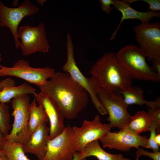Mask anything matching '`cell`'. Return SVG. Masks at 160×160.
Masks as SVG:
<instances>
[{"mask_svg": "<svg viewBox=\"0 0 160 160\" xmlns=\"http://www.w3.org/2000/svg\"><path fill=\"white\" fill-rule=\"evenodd\" d=\"M113 5L121 12L122 16L118 26L110 39V41L115 39L121 25L125 20L137 19L140 20L141 23H146L149 22L153 17H160V13L158 11L142 12L136 11L131 7L130 4L124 0H113Z\"/></svg>", "mask_w": 160, "mask_h": 160, "instance_id": "cell-16", "label": "cell"}, {"mask_svg": "<svg viewBox=\"0 0 160 160\" xmlns=\"http://www.w3.org/2000/svg\"><path fill=\"white\" fill-rule=\"evenodd\" d=\"M1 58H0V62L1 61ZM2 65L0 64V69L1 68V66Z\"/></svg>", "mask_w": 160, "mask_h": 160, "instance_id": "cell-38", "label": "cell"}, {"mask_svg": "<svg viewBox=\"0 0 160 160\" xmlns=\"http://www.w3.org/2000/svg\"><path fill=\"white\" fill-rule=\"evenodd\" d=\"M147 113L151 116L152 120L150 124V127L155 129L156 133L160 132V108H149Z\"/></svg>", "mask_w": 160, "mask_h": 160, "instance_id": "cell-24", "label": "cell"}, {"mask_svg": "<svg viewBox=\"0 0 160 160\" xmlns=\"http://www.w3.org/2000/svg\"><path fill=\"white\" fill-rule=\"evenodd\" d=\"M81 156V153L79 152H76L75 153L73 159L72 160H84Z\"/></svg>", "mask_w": 160, "mask_h": 160, "instance_id": "cell-32", "label": "cell"}, {"mask_svg": "<svg viewBox=\"0 0 160 160\" xmlns=\"http://www.w3.org/2000/svg\"><path fill=\"white\" fill-rule=\"evenodd\" d=\"M103 148L115 149L122 152L129 151L132 147L136 148L141 146L149 148L146 136L134 134L126 128L119 131L108 132L99 140Z\"/></svg>", "mask_w": 160, "mask_h": 160, "instance_id": "cell-12", "label": "cell"}, {"mask_svg": "<svg viewBox=\"0 0 160 160\" xmlns=\"http://www.w3.org/2000/svg\"><path fill=\"white\" fill-rule=\"evenodd\" d=\"M135 152L136 160H138L139 157L141 156H148L153 160H160V152H150L143 149L137 148Z\"/></svg>", "mask_w": 160, "mask_h": 160, "instance_id": "cell-25", "label": "cell"}, {"mask_svg": "<svg viewBox=\"0 0 160 160\" xmlns=\"http://www.w3.org/2000/svg\"><path fill=\"white\" fill-rule=\"evenodd\" d=\"M1 55L0 53V58H1Z\"/></svg>", "mask_w": 160, "mask_h": 160, "instance_id": "cell-39", "label": "cell"}, {"mask_svg": "<svg viewBox=\"0 0 160 160\" xmlns=\"http://www.w3.org/2000/svg\"><path fill=\"white\" fill-rule=\"evenodd\" d=\"M9 107L5 103H0V130L7 135L11 129Z\"/></svg>", "mask_w": 160, "mask_h": 160, "instance_id": "cell-23", "label": "cell"}, {"mask_svg": "<svg viewBox=\"0 0 160 160\" xmlns=\"http://www.w3.org/2000/svg\"><path fill=\"white\" fill-rule=\"evenodd\" d=\"M39 87L56 103L64 118H76L88 103L87 92L66 72H55Z\"/></svg>", "mask_w": 160, "mask_h": 160, "instance_id": "cell-1", "label": "cell"}, {"mask_svg": "<svg viewBox=\"0 0 160 160\" xmlns=\"http://www.w3.org/2000/svg\"><path fill=\"white\" fill-rule=\"evenodd\" d=\"M152 120L150 115L144 111H139L132 116V120L126 128L137 135L143 132L150 131Z\"/></svg>", "mask_w": 160, "mask_h": 160, "instance_id": "cell-19", "label": "cell"}, {"mask_svg": "<svg viewBox=\"0 0 160 160\" xmlns=\"http://www.w3.org/2000/svg\"><path fill=\"white\" fill-rule=\"evenodd\" d=\"M30 99L28 95L13 98L12 101L14 117L11 130L7 135V140L23 145L30 136L28 129Z\"/></svg>", "mask_w": 160, "mask_h": 160, "instance_id": "cell-6", "label": "cell"}, {"mask_svg": "<svg viewBox=\"0 0 160 160\" xmlns=\"http://www.w3.org/2000/svg\"><path fill=\"white\" fill-rule=\"evenodd\" d=\"M99 140L93 141L87 145L83 153H81L83 159L94 156L98 160H132L124 157L120 153L112 154L106 152L101 148Z\"/></svg>", "mask_w": 160, "mask_h": 160, "instance_id": "cell-18", "label": "cell"}, {"mask_svg": "<svg viewBox=\"0 0 160 160\" xmlns=\"http://www.w3.org/2000/svg\"><path fill=\"white\" fill-rule=\"evenodd\" d=\"M72 127L74 148L76 151L81 153L88 144L94 140H99L110 131L111 128L108 124L101 123L98 114L92 121L84 120L81 127L74 126Z\"/></svg>", "mask_w": 160, "mask_h": 160, "instance_id": "cell-11", "label": "cell"}, {"mask_svg": "<svg viewBox=\"0 0 160 160\" xmlns=\"http://www.w3.org/2000/svg\"><path fill=\"white\" fill-rule=\"evenodd\" d=\"M67 60L63 65V71L68 73L73 79L87 92L92 102L99 113L102 115L107 113L100 101L97 96L101 87L97 79L93 76L85 77L79 69L74 58V48L71 37L67 35Z\"/></svg>", "mask_w": 160, "mask_h": 160, "instance_id": "cell-4", "label": "cell"}, {"mask_svg": "<svg viewBox=\"0 0 160 160\" xmlns=\"http://www.w3.org/2000/svg\"><path fill=\"white\" fill-rule=\"evenodd\" d=\"M54 69L48 66L35 68L31 67L28 61L23 59L17 61L12 67L2 65L0 69V77L15 76L23 79L39 87L44 84L49 78L55 74Z\"/></svg>", "mask_w": 160, "mask_h": 160, "instance_id": "cell-8", "label": "cell"}, {"mask_svg": "<svg viewBox=\"0 0 160 160\" xmlns=\"http://www.w3.org/2000/svg\"><path fill=\"white\" fill-rule=\"evenodd\" d=\"M17 37L21 40L20 47L23 55L28 56L37 52L46 53L49 51L50 46L43 23L36 26L28 25L20 26L18 29Z\"/></svg>", "mask_w": 160, "mask_h": 160, "instance_id": "cell-7", "label": "cell"}, {"mask_svg": "<svg viewBox=\"0 0 160 160\" xmlns=\"http://www.w3.org/2000/svg\"><path fill=\"white\" fill-rule=\"evenodd\" d=\"M84 160H86V159H85Z\"/></svg>", "mask_w": 160, "mask_h": 160, "instance_id": "cell-40", "label": "cell"}, {"mask_svg": "<svg viewBox=\"0 0 160 160\" xmlns=\"http://www.w3.org/2000/svg\"><path fill=\"white\" fill-rule=\"evenodd\" d=\"M116 54L119 61L132 79L160 82V78L147 64L146 57L140 47L127 45Z\"/></svg>", "mask_w": 160, "mask_h": 160, "instance_id": "cell-3", "label": "cell"}, {"mask_svg": "<svg viewBox=\"0 0 160 160\" xmlns=\"http://www.w3.org/2000/svg\"><path fill=\"white\" fill-rule=\"evenodd\" d=\"M0 160H8L5 155H0Z\"/></svg>", "mask_w": 160, "mask_h": 160, "instance_id": "cell-35", "label": "cell"}, {"mask_svg": "<svg viewBox=\"0 0 160 160\" xmlns=\"http://www.w3.org/2000/svg\"><path fill=\"white\" fill-rule=\"evenodd\" d=\"M49 121L43 107L37 105L35 100L31 102L30 108L28 129L30 136L39 127Z\"/></svg>", "mask_w": 160, "mask_h": 160, "instance_id": "cell-20", "label": "cell"}, {"mask_svg": "<svg viewBox=\"0 0 160 160\" xmlns=\"http://www.w3.org/2000/svg\"><path fill=\"white\" fill-rule=\"evenodd\" d=\"M136 40L149 61L160 58L159 22L141 23L133 27Z\"/></svg>", "mask_w": 160, "mask_h": 160, "instance_id": "cell-9", "label": "cell"}, {"mask_svg": "<svg viewBox=\"0 0 160 160\" xmlns=\"http://www.w3.org/2000/svg\"><path fill=\"white\" fill-rule=\"evenodd\" d=\"M15 81L11 78L2 80L0 81V92L6 87H15Z\"/></svg>", "mask_w": 160, "mask_h": 160, "instance_id": "cell-29", "label": "cell"}, {"mask_svg": "<svg viewBox=\"0 0 160 160\" xmlns=\"http://www.w3.org/2000/svg\"><path fill=\"white\" fill-rule=\"evenodd\" d=\"M39 9L32 4L31 1L25 0L17 7L10 8L5 6L0 0V26L9 28L14 37L17 49L20 47V41L17 37L19 24L25 17L37 13Z\"/></svg>", "mask_w": 160, "mask_h": 160, "instance_id": "cell-10", "label": "cell"}, {"mask_svg": "<svg viewBox=\"0 0 160 160\" xmlns=\"http://www.w3.org/2000/svg\"><path fill=\"white\" fill-rule=\"evenodd\" d=\"M18 3V1L17 0H15L13 1V4L14 5V4H15V5L16 6L17 4Z\"/></svg>", "mask_w": 160, "mask_h": 160, "instance_id": "cell-37", "label": "cell"}, {"mask_svg": "<svg viewBox=\"0 0 160 160\" xmlns=\"http://www.w3.org/2000/svg\"><path fill=\"white\" fill-rule=\"evenodd\" d=\"M73 142V127L69 124L60 134L48 140L46 154L41 160H72L76 152Z\"/></svg>", "mask_w": 160, "mask_h": 160, "instance_id": "cell-13", "label": "cell"}, {"mask_svg": "<svg viewBox=\"0 0 160 160\" xmlns=\"http://www.w3.org/2000/svg\"><path fill=\"white\" fill-rule=\"evenodd\" d=\"M5 155V152L2 146H0V155Z\"/></svg>", "mask_w": 160, "mask_h": 160, "instance_id": "cell-36", "label": "cell"}, {"mask_svg": "<svg viewBox=\"0 0 160 160\" xmlns=\"http://www.w3.org/2000/svg\"><path fill=\"white\" fill-rule=\"evenodd\" d=\"M151 61L152 63L151 68L160 78V58L154 59Z\"/></svg>", "mask_w": 160, "mask_h": 160, "instance_id": "cell-30", "label": "cell"}, {"mask_svg": "<svg viewBox=\"0 0 160 160\" xmlns=\"http://www.w3.org/2000/svg\"><path fill=\"white\" fill-rule=\"evenodd\" d=\"M46 1V0H37L36 1V2L42 6L44 3Z\"/></svg>", "mask_w": 160, "mask_h": 160, "instance_id": "cell-34", "label": "cell"}, {"mask_svg": "<svg viewBox=\"0 0 160 160\" xmlns=\"http://www.w3.org/2000/svg\"><path fill=\"white\" fill-rule=\"evenodd\" d=\"M37 102L44 108L50 123L49 139L60 134L65 129L64 118L56 103L51 97L41 91L34 94Z\"/></svg>", "mask_w": 160, "mask_h": 160, "instance_id": "cell-14", "label": "cell"}, {"mask_svg": "<svg viewBox=\"0 0 160 160\" xmlns=\"http://www.w3.org/2000/svg\"><path fill=\"white\" fill-rule=\"evenodd\" d=\"M49 128L44 123L38 127L32 134L27 141L22 145L25 153L35 155L39 160L45 156L49 139Z\"/></svg>", "mask_w": 160, "mask_h": 160, "instance_id": "cell-15", "label": "cell"}, {"mask_svg": "<svg viewBox=\"0 0 160 160\" xmlns=\"http://www.w3.org/2000/svg\"><path fill=\"white\" fill-rule=\"evenodd\" d=\"M124 102L128 105L136 104L139 105H145L148 108H160V98L158 97L154 101H148L143 98V91L137 86L131 87L122 91Z\"/></svg>", "mask_w": 160, "mask_h": 160, "instance_id": "cell-17", "label": "cell"}, {"mask_svg": "<svg viewBox=\"0 0 160 160\" xmlns=\"http://www.w3.org/2000/svg\"><path fill=\"white\" fill-rule=\"evenodd\" d=\"M90 73L97 79L101 88L120 92L131 87L133 79L120 63L115 53L105 54L92 65Z\"/></svg>", "mask_w": 160, "mask_h": 160, "instance_id": "cell-2", "label": "cell"}, {"mask_svg": "<svg viewBox=\"0 0 160 160\" xmlns=\"http://www.w3.org/2000/svg\"><path fill=\"white\" fill-rule=\"evenodd\" d=\"M7 135H5L0 130V146H2L7 140Z\"/></svg>", "mask_w": 160, "mask_h": 160, "instance_id": "cell-31", "label": "cell"}, {"mask_svg": "<svg viewBox=\"0 0 160 160\" xmlns=\"http://www.w3.org/2000/svg\"><path fill=\"white\" fill-rule=\"evenodd\" d=\"M151 134L150 137L148 139V143L149 148H151L153 152H160L159 147L156 143L155 138L156 135L155 129L151 127L150 131Z\"/></svg>", "mask_w": 160, "mask_h": 160, "instance_id": "cell-26", "label": "cell"}, {"mask_svg": "<svg viewBox=\"0 0 160 160\" xmlns=\"http://www.w3.org/2000/svg\"><path fill=\"white\" fill-rule=\"evenodd\" d=\"M143 1L148 4L149 7L148 11H158L160 10V0H140Z\"/></svg>", "mask_w": 160, "mask_h": 160, "instance_id": "cell-27", "label": "cell"}, {"mask_svg": "<svg viewBox=\"0 0 160 160\" xmlns=\"http://www.w3.org/2000/svg\"><path fill=\"white\" fill-rule=\"evenodd\" d=\"M99 1L102 9L109 15L112 10L111 5L113 4V0H100Z\"/></svg>", "mask_w": 160, "mask_h": 160, "instance_id": "cell-28", "label": "cell"}, {"mask_svg": "<svg viewBox=\"0 0 160 160\" xmlns=\"http://www.w3.org/2000/svg\"><path fill=\"white\" fill-rule=\"evenodd\" d=\"M155 141L159 146H160V134L156 135L155 138Z\"/></svg>", "mask_w": 160, "mask_h": 160, "instance_id": "cell-33", "label": "cell"}, {"mask_svg": "<svg viewBox=\"0 0 160 160\" xmlns=\"http://www.w3.org/2000/svg\"><path fill=\"white\" fill-rule=\"evenodd\" d=\"M36 89L27 83L17 87H7L0 92V103H6L17 97L30 94H34Z\"/></svg>", "mask_w": 160, "mask_h": 160, "instance_id": "cell-21", "label": "cell"}, {"mask_svg": "<svg viewBox=\"0 0 160 160\" xmlns=\"http://www.w3.org/2000/svg\"><path fill=\"white\" fill-rule=\"evenodd\" d=\"M2 148L8 160H31L25 155L21 144L6 140Z\"/></svg>", "mask_w": 160, "mask_h": 160, "instance_id": "cell-22", "label": "cell"}, {"mask_svg": "<svg viewBox=\"0 0 160 160\" xmlns=\"http://www.w3.org/2000/svg\"><path fill=\"white\" fill-rule=\"evenodd\" d=\"M97 96L109 115L107 120L111 127H116L120 130L126 128L132 116L128 111V105L125 103L122 95L101 88Z\"/></svg>", "mask_w": 160, "mask_h": 160, "instance_id": "cell-5", "label": "cell"}]
</instances>
